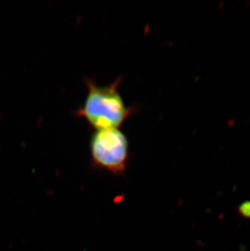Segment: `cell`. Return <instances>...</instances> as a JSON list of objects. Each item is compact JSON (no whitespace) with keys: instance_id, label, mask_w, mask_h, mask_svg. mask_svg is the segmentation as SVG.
Instances as JSON below:
<instances>
[{"instance_id":"1","label":"cell","mask_w":250,"mask_h":251,"mask_svg":"<svg viewBox=\"0 0 250 251\" xmlns=\"http://www.w3.org/2000/svg\"><path fill=\"white\" fill-rule=\"evenodd\" d=\"M121 77L112 83L98 85L86 79L88 92L82 106L75 112L95 130L118 128L129 117L132 108L125 104L121 92Z\"/></svg>"},{"instance_id":"2","label":"cell","mask_w":250,"mask_h":251,"mask_svg":"<svg viewBox=\"0 0 250 251\" xmlns=\"http://www.w3.org/2000/svg\"><path fill=\"white\" fill-rule=\"evenodd\" d=\"M90 154L93 164L113 174H122L129 159L127 137L119 128L95 130L90 138Z\"/></svg>"},{"instance_id":"3","label":"cell","mask_w":250,"mask_h":251,"mask_svg":"<svg viewBox=\"0 0 250 251\" xmlns=\"http://www.w3.org/2000/svg\"><path fill=\"white\" fill-rule=\"evenodd\" d=\"M238 211L241 216L250 219V201H245L239 206Z\"/></svg>"}]
</instances>
